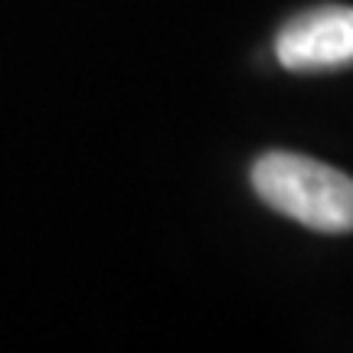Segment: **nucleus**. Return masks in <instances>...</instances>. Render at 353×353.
<instances>
[{
	"mask_svg": "<svg viewBox=\"0 0 353 353\" xmlns=\"http://www.w3.org/2000/svg\"><path fill=\"white\" fill-rule=\"evenodd\" d=\"M252 187L275 213L314 232H353V176L337 167L304 154L272 151L252 164Z\"/></svg>",
	"mask_w": 353,
	"mask_h": 353,
	"instance_id": "nucleus-1",
	"label": "nucleus"
},
{
	"mask_svg": "<svg viewBox=\"0 0 353 353\" xmlns=\"http://www.w3.org/2000/svg\"><path fill=\"white\" fill-rule=\"evenodd\" d=\"M275 56L288 72H334L353 65V7L327 3L278 30Z\"/></svg>",
	"mask_w": 353,
	"mask_h": 353,
	"instance_id": "nucleus-2",
	"label": "nucleus"
}]
</instances>
